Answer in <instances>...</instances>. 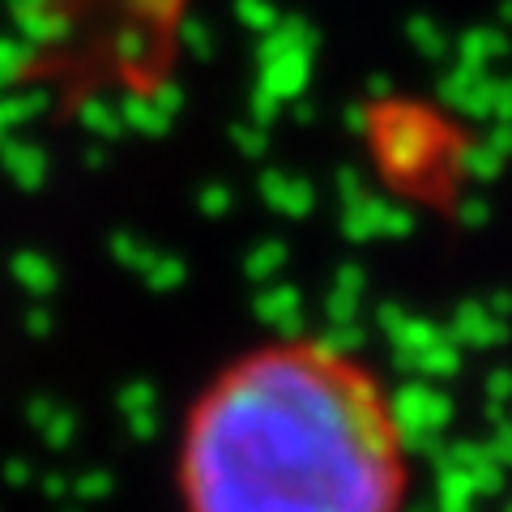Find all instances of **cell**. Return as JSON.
<instances>
[{
	"label": "cell",
	"instance_id": "cell-1",
	"mask_svg": "<svg viewBox=\"0 0 512 512\" xmlns=\"http://www.w3.org/2000/svg\"><path fill=\"white\" fill-rule=\"evenodd\" d=\"M180 512H402L410 440L359 355L282 338L231 359L175 453Z\"/></svg>",
	"mask_w": 512,
	"mask_h": 512
}]
</instances>
